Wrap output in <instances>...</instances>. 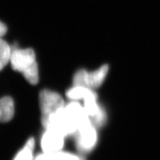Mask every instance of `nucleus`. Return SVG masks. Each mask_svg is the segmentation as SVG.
Instances as JSON below:
<instances>
[{"label":"nucleus","instance_id":"1","mask_svg":"<svg viewBox=\"0 0 160 160\" xmlns=\"http://www.w3.org/2000/svg\"><path fill=\"white\" fill-rule=\"evenodd\" d=\"M42 122L46 129L55 130L65 137L76 134L78 130L76 123L69 116L65 106Z\"/></svg>","mask_w":160,"mask_h":160},{"label":"nucleus","instance_id":"2","mask_svg":"<svg viewBox=\"0 0 160 160\" xmlns=\"http://www.w3.org/2000/svg\"><path fill=\"white\" fill-rule=\"evenodd\" d=\"M39 107L42 114V121L65 106L63 98L58 93L49 89L42 90L39 95Z\"/></svg>","mask_w":160,"mask_h":160},{"label":"nucleus","instance_id":"3","mask_svg":"<svg viewBox=\"0 0 160 160\" xmlns=\"http://www.w3.org/2000/svg\"><path fill=\"white\" fill-rule=\"evenodd\" d=\"M9 62L13 70L23 73L37 63L36 53L31 48L19 49L13 46L12 47Z\"/></svg>","mask_w":160,"mask_h":160},{"label":"nucleus","instance_id":"4","mask_svg":"<svg viewBox=\"0 0 160 160\" xmlns=\"http://www.w3.org/2000/svg\"><path fill=\"white\" fill-rule=\"evenodd\" d=\"M76 146L79 151L88 152L96 147L98 133L96 127L90 122L80 127L76 133Z\"/></svg>","mask_w":160,"mask_h":160},{"label":"nucleus","instance_id":"5","mask_svg":"<svg viewBox=\"0 0 160 160\" xmlns=\"http://www.w3.org/2000/svg\"><path fill=\"white\" fill-rule=\"evenodd\" d=\"M65 136L53 129H46L41 139V147L45 153H53L62 151Z\"/></svg>","mask_w":160,"mask_h":160},{"label":"nucleus","instance_id":"6","mask_svg":"<svg viewBox=\"0 0 160 160\" xmlns=\"http://www.w3.org/2000/svg\"><path fill=\"white\" fill-rule=\"evenodd\" d=\"M65 108L74 122L76 123L78 129L84 125L91 122L84 107H82L77 101H72L65 106Z\"/></svg>","mask_w":160,"mask_h":160},{"label":"nucleus","instance_id":"7","mask_svg":"<svg viewBox=\"0 0 160 160\" xmlns=\"http://www.w3.org/2000/svg\"><path fill=\"white\" fill-rule=\"evenodd\" d=\"M109 72V66L104 64L95 71L86 73V88L95 89L99 88L106 79Z\"/></svg>","mask_w":160,"mask_h":160},{"label":"nucleus","instance_id":"8","mask_svg":"<svg viewBox=\"0 0 160 160\" xmlns=\"http://www.w3.org/2000/svg\"><path fill=\"white\" fill-rule=\"evenodd\" d=\"M14 102L12 98H0V122H9L14 116Z\"/></svg>","mask_w":160,"mask_h":160},{"label":"nucleus","instance_id":"9","mask_svg":"<svg viewBox=\"0 0 160 160\" xmlns=\"http://www.w3.org/2000/svg\"><path fill=\"white\" fill-rule=\"evenodd\" d=\"M96 94L97 93L93 91V89L81 86H73L66 93V97L72 101H79L80 99L85 101Z\"/></svg>","mask_w":160,"mask_h":160},{"label":"nucleus","instance_id":"10","mask_svg":"<svg viewBox=\"0 0 160 160\" xmlns=\"http://www.w3.org/2000/svg\"><path fill=\"white\" fill-rule=\"evenodd\" d=\"M35 148V140L29 138L24 147L16 154L13 160H33V152Z\"/></svg>","mask_w":160,"mask_h":160},{"label":"nucleus","instance_id":"11","mask_svg":"<svg viewBox=\"0 0 160 160\" xmlns=\"http://www.w3.org/2000/svg\"><path fill=\"white\" fill-rule=\"evenodd\" d=\"M12 47L0 38V71L2 70L10 62Z\"/></svg>","mask_w":160,"mask_h":160},{"label":"nucleus","instance_id":"12","mask_svg":"<svg viewBox=\"0 0 160 160\" xmlns=\"http://www.w3.org/2000/svg\"><path fill=\"white\" fill-rule=\"evenodd\" d=\"M87 72L86 69H79L74 74L73 78V86L86 87V78Z\"/></svg>","mask_w":160,"mask_h":160},{"label":"nucleus","instance_id":"13","mask_svg":"<svg viewBox=\"0 0 160 160\" xmlns=\"http://www.w3.org/2000/svg\"><path fill=\"white\" fill-rule=\"evenodd\" d=\"M33 160H56L53 153H45L39 154Z\"/></svg>","mask_w":160,"mask_h":160},{"label":"nucleus","instance_id":"14","mask_svg":"<svg viewBox=\"0 0 160 160\" xmlns=\"http://www.w3.org/2000/svg\"><path fill=\"white\" fill-rule=\"evenodd\" d=\"M7 26L0 21V38H2L7 33Z\"/></svg>","mask_w":160,"mask_h":160}]
</instances>
